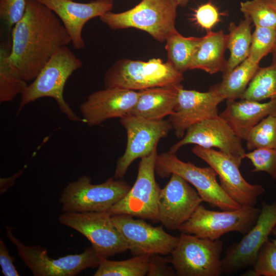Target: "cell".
<instances>
[{
  "label": "cell",
  "instance_id": "cell-2",
  "mask_svg": "<svg viewBox=\"0 0 276 276\" xmlns=\"http://www.w3.org/2000/svg\"><path fill=\"white\" fill-rule=\"evenodd\" d=\"M81 60L67 46L58 50L48 61L32 82L20 95L16 114L30 103L44 97L53 98L60 111L72 121L82 122L65 102L63 97L64 86L72 74L82 66Z\"/></svg>",
  "mask_w": 276,
  "mask_h": 276
},
{
  "label": "cell",
  "instance_id": "cell-5",
  "mask_svg": "<svg viewBox=\"0 0 276 276\" xmlns=\"http://www.w3.org/2000/svg\"><path fill=\"white\" fill-rule=\"evenodd\" d=\"M155 172L162 178L172 174L181 176L197 190L203 201L213 207L227 211L242 207L233 200L217 180V173L210 166L199 167L190 162L182 161L168 151L157 154Z\"/></svg>",
  "mask_w": 276,
  "mask_h": 276
},
{
  "label": "cell",
  "instance_id": "cell-35",
  "mask_svg": "<svg viewBox=\"0 0 276 276\" xmlns=\"http://www.w3.org/2000/svg\"><path fill=\"white\" fill-rule=\"evenodd\" d=\"M26 3V0H0V18L8 31L24 16Z\"/></svg>",
  "mask_w": 276,
  "mask_h": 276
},
{
  "label": "cell",
  "instance_id": "cell-3",
  "mask_svg": "<svg viewBox=\"0 0 276 276\" xmlns=\"http://www.w3.org/2000/svg\"><path fill=\"white\" fill-rule=\"evenodd\" d=\"M178 6L175 0H141L129 10L120 13L109 11L99 18L111 29L136 28L163 42L176 30Z\"/></svg>",
  "mask_w": 276,
  "mask_h": 276
},
{
  "label": "cell",
  "instance_id": "cell-38",
  "mask_svg": "<svg viewBox=\"0 0 276 276\" xmlns=\"http://www.w3.org/2000/svg\"><path fill=\"white\" fill-rule=\"evenodd\" d=\"M15 258L12 257L2 239L0 240V265L5 276H19L13 263Z\"/></svg>",
  "mask_w": 276,
  "mask_h": 276
},
{
  "label": "cell",
  "instance_id": "cell-40",
  "mask_svg": "<svg viewBox=\"0 0 276 276\" xmlns=\"http://www.w3.org/2000/svg\"><path fill=\"white\" fill-rule=\"evenodd\" d=\"M269 6L276 13V0H265Z\"/></svg>",
  "mask_w": 276,
  "mask_h": 276
},
{
  "label": "cell",
  "instance_id": "cell-18",
  "mask_svg": "<svg viewBox=\"0 0 276 276\" xmlns=\"http://www.w3.org/2000/svg\"><path fill=\"white\" fill-rule=\"evenodd\" d=\"M202 199L197 190L175 174L161 189L158 201L159 222L169 230H176L188 221Z\"/></svg>",
  "mask_w": 276,
  "mask_h": 276
},
{
  "label": "cell",
  "instance_id": "cell-11",
  "mask_svg": "<svg viewBox=\"0 0 276 276\" xmlns=\"http://www.w3.org/2000/svg\"><path fill=\"white\" fill-rule=\"evenodd\" d=\"M58 220L85 237L100 256L107 258L128 250L127 242L107 212H64Z\"/></svg>",
  "mask_w": 276,
  "mask_h": 276
},
{
  "label": "cell",
  "instance_id": "cell-43",
  "mask_svg": "<svg viewBox=\"0 0 276 276\" xmlns=\"http://www.w3.org/2000/svg\"><path fill=\"white\" fill-rule=\"evenodd\" d=\"M72 1H74V0H72Z\"/></svg>",
  "mask_w": 276,
  "mask_h": 276
},
{
  "label": "cell",
  "instance_id": "cell-1",
  "mask_svg": "<svg viewBox=\"0 0 276 276\" xmlns=\"http://www.w3.org/2000/svg\"><path fill=\"white\" fill-rule=\"evenodd\" d=\"M26 2L24 16L12 28L10 56L21 77L28 82L71 39L52 10L37 0Z\"/></svg>",
  "mask_w": 276,
  "mask_h": 276
},
{
  "label": "cell",
  "instance_id": "cell-7",
  "mask_svg": "<svg viewBox=\"0 0 276 276\" xmlns=\"http://www.w3.org/2000/svg\"><path fill=\"white\" fill-rule=\"evenodd\" d=\"M6 235L15 245L17 254L35 276H75L88 268L98 267L100 256L91 246L79 254L68 255L57 259L48 256L40 245H27L16 238L12 228L6 226Z\"/></svg>",
  "mask_w": 276,
  "mask_h": 276
},
{
  "label": "cell",
  "instance_id": "cell-20",
  "mask_svg": "<svg viewBox=\"0 0 276 276\" xmlns=\"http://www.w3.org/2000/svg\"><path fill=\"white\" fill-rule=\"evenodd\" d=\"M52 10L66 30L74 49L80 50L85 44L82 36L83 28L90 19L110 11L113 0H95L81 3L72 0H37Z\"/></svg>",
  "mask_w": 276,
  "mask_h": 276
},
{
  "label": "cell",
  "instance_id": "cell-42",
  "mask_svg": "<svg viewBox=\"0 0 276 276\" xmlns=\"http://www.w3.org/2000/svg\"><path fill=\"white\" fill-rule=\"evenodd\" d=\"M271 234L273 235V236L274 237V239L272 240V241L275 244H276V226H275L274 227V228L273 229L272 231V233Z\"/></svg>",
  "mask_w": 276,
  "mask_h": 276
},
{
  "label": "cell",
  "instance_id": "cell-34",
  "mask_svg": "<svg viewBox=\"0 0 276 276\" xmlns=\"http://www.w3.org/2000/svg\"><path fill=\"white\" fill-rule=\"evenodd\" d=\"M245 158L249 159L254 167L252 172H265L276 181V149L257 148L246 153Z\"/></svg>",
  "mask_w": 276,
  "mask_h": 276
},
{
  "label": "cell",
  "instance_id": "cell-28",
  "mask_svg": "<svg viewBox=\"0 0 276 276\" xmlns=\"http://www.w3.org/2000/svg\"><path fill=\"white\" fill-rule=\"evenodd\" d=\"M271 53V64L260 67L241 99L258 102L276 100V43Z\"/></svg>",
  "mask_w": 276,
  "mask_h": 276
},
{
  "label": "cell",
  "instance_id": "cell-27",
  "mask_svg": "<svg viewBox=\"0 0 276 276\" xmlns=\"http://www.w3.org/2000/svg\"><path fill=\"white\" fill-rule=\"evenodd\" d=\"M201 39V37H185L177 30L174 31L166 40L168 62L182 73L190 70Z\"/></svg>",
  "mask_w": 276,
  "mask_h": 276
},
{
  "label": "cell",
  "instance_id": "cell-4",
  "mask_svg": "<svg viewBox=\"0 0 276 276\" xmlns=\"http://www.w3.org/2000/svg\"><path fill=\"white\" fill-rule=\"evenodd\" d=\"M183 73L168 61L159 58L147 61L123 59L115 62L105 73V88L119 87L133 90L179 84Z\"/></svg>",
  "mask_w": 276,
  "mask_h": 276
},
{
  "label": "cell",
  "instance_id": "cell-6",
  "mask_svg": "<svg viewBox=\"0 0 276 276\" xmlns=\"http://www.w3.org/2000/svg\"><path fill=\"white\" fill-rule=\"evenodd\" d=\"M223 243L181 233L170 262L178 276H220L223 273L221 255Z\"/></svg>",
  "mask_w": 276,
  "mask_h": 276
},
{
  "label": "cell",
  "instance_id": "cell-15",
  "mask_svg": "<svg viewBox=\"0 0 276 276\" xmlns=\"http://www.w3.org/2000/svg\"><path fill=\"white\" fill-rule=\"evenodd\" d=\"M242 140L219 116L190 127L169 151L175 153L181 147L190 144L205 148H217L240 166L246 153Z\"/></svg>",
  "mask_w": 276,
  "mask_h": 276
},
{
  "label": "cell",
  "instance_id": "cell-39",
  "mask_svg": "<svg viewBox=\"0 0 276 276\" xmlns=\"http://www.w3.org/2000/svg\"><path fill=\"white\" fill-rule=\"evenodd\" d=\"M23 171L24 169H22L10 177L0 178L1 194L4 193L14 185L17 178L20 176Z\"/></svg>",
  "mask_w": 276,
  "mask_h": 276
},
{
  "label": "cell",
  "instance_id": "cell-30",
  "mask_svg": "<svg viewBox=\"0 0 276 276\" xmlns=\"http://www.w3.org/2000/svg\"><path fill=\"white\" fill-rule=\"evenodd\" d=\"M245 140L249 151L261 148L276 149V111L254 127Z\"/></svg>",
  "mask_w": 276,
  "mask_h": 276
},
{
  "label": "cell",
  "instance_id": "cell-36",
  "mask_svg": "<svg viewBox=\"0 0 276 276\" xmlns=\"http://www.w3.org/2000/svg\"><path fill=\"white\" fill-rule=\"evenodd\" d=\"M220 13L211 2L199 6L193 14L196 23L207 31L211 29L220 20Z\"/></svg>",
  "mask_w": 276,
  "mask_h": 276
},
{
  "label": "cell",
  "instance_id": "cell-21",
  "mask_svg": "<svg viewBox=\"0 0 276 276\" xmlns=\"http://www.w3.org/2000/svg\"><path fill=\"white\" fill-rule=\"evenodd\" d=\"M276 111V100L267 102L241 99L226 101L219 116L228 124L237 136L245 140L251 129L268 115Z\"/></svg>",
  "mask_w": 276,
  "mask_h": 276
},
{
  "label": "cell",
  "instance_id": "cell-23",
  "mask_svg": "<svg viewBox=\"0 0 276 276\" xmlns=\"http://www.w3.org/2000/svg\"><path fill=\"white\" fill-rule=\"evenodd\" d=\"M227 44V34L222 30L207 31L201 37L190 70H201L210 74L225 72L227 66L225 58Z\"/></svg>",
  "mask_w": 276,
  "mask_h": 276
},
{
  "label": "cell",
  "instance_id": "cell-13",
  "mask_svg": "<svg viewBox=\"0 0 276 276\" xmlns=\"http://www.w3.org/2000/svg\"><path fill=\"white\" fill-rule=\"evenodd\" d=\"M276 226V200L262 202L260 213L252 227L237 243L232 244L222 258L223 273L229 274L251 266L262 245Z\"/></svg>",
  "mask_w": 276,
  "mask_h": 276
},
{
  "label": "cell",
  "instance_id": "cell-9",
  "mask_svg": "<svg viewBox=\"0 0 276 276\" xmlns=\"http://www.w3.org/2000/svg\"><path fill=\"white\" fill-rule=\"evenodd\" d=\"M155 149L141 158L133 186L107 211L111 215H127L153 223L159 222L158 201L160 188L155 177Z\"/></svg>",
  "mask_w": 276,
  "mask_h": 276
},
{
  "label": "cell",
  "instance_id": "cell-31",
  "mask_svg": "<svg viewBox=\"0 0 276 276\" xmlns=\"http://www.w3.org/2000/svg\"><path fill=\"white\" fill-rule=\"evenodd\" d=\"M240 11L255 26L276 28V13L265 0H247L240 3Z\"/></svg>",
  "mask_w": 276,
  "mask_h": 276
},
{
  "label": "cell",
  "instance_id": "cell-33",
  "mask_svg": "<svg viewBox=\"0 0 276 276\" xmlns=\"http://www.w3.org/2000/svg\"><path fill=\"white\" fill-rule=\"evenodd\" d=\"M252 266L243 275L276 276V244L269 239L265 242Z\"/></svg>",
  "mask_w": 276,
  "mask_h": 276
},
{
  "label": "cell",
  "instance_id": "cell-17",
  "mask_svg": "<svg viewBox=\"0 0 276 276\" xmlns=\"http://www.w3.org/2000/svg\"><path fill=\"white\" fill-rule=\"evenodd\" d=\"M224 100L218 84L212 86L206 92L185 89L182 87L174 111L168 119L175 135L182 138L193 125L219 116L218 106Z\"/></svg>",
  "mask_w": 276,
  "mask_h": 276
},
{
  "label": "cell",
  "instance_id": "cell-12",
  "mask_svg": "<svg viewBox=\"0 0 276 276\" xmlns=\"http://www.w3.org/2000/svg\"><path fill=\"white\" fill-rule=\"evenodd\" d=\"M127 132L126 148L117 160L113 178L123 179L129 167L138 158L145 157L156 149L160 139L172 129L167 120H151L128 114L120 118Z\"/></svg>",
  "mask_w": 276,
  "mask_h": 276
},
{
  "label": "cell",
  "instance_id": "cell-41",
  "mask_svg": "<svg viewBox=\"0 0 276 276\" xmlns=\"http://www.w3.org/2000/svg\"><path fill=\"white\" fill-rule=\"evenodd\" d=\"M190 0H175L178 6L185 7Z\"/></svg>",
  "mask_w": 276,
  "mask_h": 276
},
{
  "label": "cell",
  "instance_id": "cell-29",
  "mask_svg": "<svg viewBox=\"0 0 276 276\" xmlns=\"http://www.w3.org/2000/svg\"><path fill=\"white\" fill-rule=\"evenodd\" d=\"M150 255H139L123 261H111L100 256V262L94 276L147 275Z\"/></svg>",
  "mask_w": 276,
  "mask_h": 276
},
{
  "label": "cell",
  "instance_id": "cell-25",
  "mask_svg": "<svg viewBox=\"0 0 276 276\" xmlns=\"http://www.w3.org/2000/svg\"><path fill=\"white\" fill-rule=\"evenodd\" d=\"M259 68V63L248 57L229 72L223 74L222 80L218 84L224 100L241 99Z\"/></svg>",
  "mask_w": 276,
  "mask_h": 276
},
{
  "label": "cell",
  "instance_id": "cell-8",
  "mask_svg": "<svg viewBox=\"0 0 276 276\" xmlns=\"http://www.w3.org/2000/svg\"><path fill=\"white\" fill-rule=\"evenodd\" d=\"M91 181L83 175L67 185L59 199L64 212H107L131 188L123 179L109 178L99 184Z\"/></svg>",
  "mask_w": 276,
  "mask_h": 276
},
{
  "label": "cell",
  "instance_id": "cell-24",
  "mask_svg": "<svg viewBox=\"0 0 276 276\" xmlns=\"http://www.w3.org/2000/svg\"><path fill=\"white\" fill-rule=\"evenodd\" d=\"M11 44L3 42L0 48V102H11L21 95L28 84L11 58Z\"/></svg>",
  "mask_w": 276,
  "mask_h": 276
},
{
  "label": "cell",
  "instance_id": "cell-10",
  "mask_svg": "<svg viewBox=\"0 0 276 276\" xmlns=\"http://www.w3.org/2000/svg\"><path fill=\"white\" fill-rule=\"evenodd\" d=\"M260 213V209L254 206L215 211L208 210L200 204L191 218L178 230L213 240L219 239L223 235L231 232L245 235L255 225Z\"/></svg>",
  "mask_w": 276,
  "mask_h": 276
},
{
  "label": "cell",
  "instance_id": "cell-22",
  "mask_svg": "<svg viewBox=\"0 0 276 276\" xmlns=\"http://www.w3.org/2000/svg\"><path fill=\"white\" fill-rule=\"evenodd\" d=\"M180 83L154 87L140 91L129 114L151 120H160L172 114L176 105Z\"/></svg>",
  "mask_w": 276,
  "mask_h": 276
},
{
  "label": "cell",
  "instance_id": "cell-26",
  "mask_svg": "<svg viewBox=\"0 0 276 276\" xmlns=\"http://www.w3.org/2000/svg\"><path fill=\"white\" fill-rule=\"evenodd\" d=\"M251 23L249 18L244 17L238 25L233 22L229 24L227 49L230 56L223 74L229 72L248 57L252 40Z\"/></svg>",
  "mask_w": 276,
  "mask_h": 276
},
{
  "label": "cell",
  "instance_id": "cell-37",
  "mask_svg": "<svg viewBox=\"0 0 276 276\" xmlns=\"http://www.w3.org/2000/svg\"><path fill=\"white\" fill-rule=\"evenodd\" d=\"M170 259L159 256L157 254L150 255L148 276H173L176 275L173 266L169 263Z\"/></svg>",
  "mask_w": 276,
  "mask_h": 276
},
{
  "label": "cell",
  "instance_id": "cell-32",
  "mask_svg": "<svg viewBox=\"0 0 276 276\" xmlns=\"http://www.w3.org/2000/svg\"><path fill=\"white\" fill-rule=\"evenodd\" d=\"M275 43L276 28L255 26L248 58L259 63L265 56L272 52Z\"/></svg>",
  "mask_w": 276,
  "mask_h": 276
},
{
  "label": "cell",
  "instance_id": "cell-14",
  "mask_svg": "<svg viewBox=\"0 0 276 276\" xmlns=\"http://www.w3.org/2000/svg\"><path fill=\"white\" fill-rule=\"evenodd\" d=\"M192 151L215 171L222 189L242 206H254L258 197L265 192L262 185L248 183L241 174L240 166L222 152L197 145Z\"/></svg>",
  "mask_w": 276,
  "mask_h": 276
},
{
  "label": "cell",
  "instance_id": "cell-16",
  "mask_svg": "<svg viewBox=\"0 0 276 276\" xmlns=\"http://www.w3.org/2000/svg\"><path fill=\"white\" fill-rule=\"evenodd\" d=\"M111 219L134 256L171 254L179 240V237L166 232L163 225L153 226L142 219L124 214L111 215Z\"/></svg>",
  "mask_w": 276,
  "mask_h": 276
},
{
  "label": "cell",
  "instance_id": "cell-19",
  "mask_svg": "<svg viewBox=\"0 0 276 276\" xmlns=\"http://www.w3.org/2000/svg\"><path fill=\"white\" fill-rule=\"evenodd\" d=\"M140 91L113 87L105 88L90 94L80 105L83 123L98 126L107 120L122 118L134 107Z\"/></svg>",
  "mask_w": 276,
  "mask_h": 276
}]
</instances>
